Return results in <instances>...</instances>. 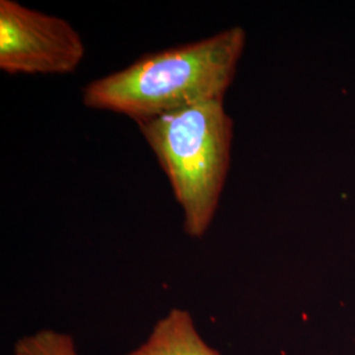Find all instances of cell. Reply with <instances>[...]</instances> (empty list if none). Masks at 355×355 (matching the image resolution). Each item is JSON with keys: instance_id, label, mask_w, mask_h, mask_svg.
Here are the masks:
<instances>
[{"instance_id": "obj_4", "label": "cell", "mask_w": 355, "mask_h": 355, "mask_svg": "<svg viewBox=\"0 0 355 355\" xmlns=\"http://www.w3.org/2000/svg\"><path fill=\"white\" fill-rule=\"evenodd\" d=\"M124 355H221L199 333L190 312L171 308L154 325L148 338Z\"/></svg>"}, {"instance_id": "obj_5", "label": "cell", "mask_w": 355, "mask_h": 355, "mask_svg": "<svg viewBox=\"0 0 355 355\" xmlns=\"http://www.w3.org/2000/svg\"><path fill=\"white\" fill-rule=\"evenodd\" d=\"M13 355H79L74 338L64 331L41 329L26 334L13 345Z\"/></svg>"}, {"instance_id": "obj_1", "label": "cell", "mask_w": 355, "mask_h": 355, "mask_svg": "<svg viewBox=\"0 0 355 355\" xmlns=\"http://www.w3.org/2000/svg\"><path fill=\"white\" fill-rule=\"evenodd\" d=\"M246 41L241 26L154 51L82 89L91 110L124 114L136 123L203 103L224 101Z\"/></svg>"}, {"instance_id": "obj_3", "label": "cell", "mask_w": 355, "mask_h": 355, "mask_svg": "<svg viewBox=\"0 0 355 355\" xmlns=\"http://www.w3.org/2000/svg\"><path fill=\"white\" fill-rule=\"evenodd\" d=\"M86 48L66 19L0 0V70L11 76H66L82 64Z\"/></svg>"}, {"instance_id": "obj_2", "label": "cell", "mask_w": 355, "mask_h": 355, "mask_svg": "<svg viewBox=\"0 0 355 355\" xmlns=\"http://www.w3.org/2000/svg\"><path fill=\"white\" fill-rule=\"evenodd\" d=\"M136 124L168 179L184 233L203 239L215 220L230 165L233 121L224 101Z\"/></svg>"}]
</instances>
